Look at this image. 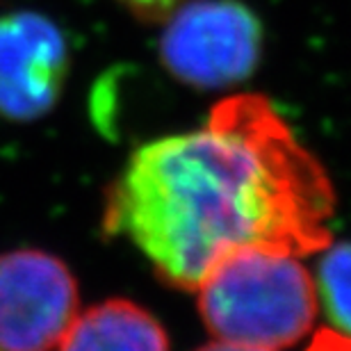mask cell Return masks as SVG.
Returning <instances> with one entry per match:
<instances>
[{
  "instance_id": "10",
  "label": "cell",
  "mask_w": 351,
  "mask_h": 351,
  "mask_svg": "<svg viewBox=\"0 0 351 351\" xmlns=\"http://www.w3.org/2000/svg\"><path fill=\"white\" fill-rule=\"evenodd\" d=\"M196 351H271V349H258V347H244V345H233V342H215V345L201 347Z\"/></svg>"
},
{
  "instance_id": "9",
  "label": "cell",
  "mask_w": 351,
  "mask_h": 351,
  "mask_svg": "<svg viewBox=\"0 0 351 351\" xmlns=\"http://www.w3.org/2000/svg\"><path fill=\"white\" fill-rule=\"evenodd\" d=\"M308 351H351V338L331 331V328H322L313 338V345Z\"/></svg>"
},
{
  "instance_id": "7",
  "label": "cell",
  "mask_w": 351,
  "mask_h": 351,
  "mask_svg": "<svg viewBox=\"0 0 351 351\" xmlns=\"http://www.w3.org/2000/svg\"><path fill=\"white\" fill-rule=\"evenodd\" d=\"M319 285L328 317L351 338V242L335 244L319 263Z\"/></svg>"
},
{
  "instance_id": "2",
  "label": "cell",
  "mask_w": 351,
  "mask_h": 351,
  "mask_svg": "<svg viewBox=\"0 0 351 351\" xmlns=\"http://www.w3.org/2000/svg\"><path fill=\"white\" fill-rule=\"evenodd\" d=\"M199 311L221 342L285 349L311 331L317 292L297 256L265 247L228 251L199 285Z\"/></svg>"
},
{
  "instance_id": "4",
  "label": "cell",
  "mask_w": 351,
  "mask_h": 351,
  "mask_svg": "<svg viewBox=\"0 0 351 351\" xmlns=\"http://www.w3.org/2000/svg\"><path fill=\"white\" fill-rule=\"evenodd\" d=\"M78 315V283L58 256L41 249L0 256V351H62Z\"/></svg>"
},
{
  "instance_id": "6",
  "label": "cell",
  "mask_w": 351,
  "mask_h": 351,
  "mask_svg": "<svg viewBox=\"0 0 351 351\" xmlns=\"http://www.w3.org/2000/svg\"><path fill=\"white\" fill-rule=\"evenodd\" d=\"M62 351H169V338L144 308L110 299L78 315Z\"/></svg>"
},
{
  "instance_id": "8",
  "label": "cell",
  "mask_w": 351,
  "mask_h": 351,
  "mask_svg": "<svg viewBox=\"0 0 351 351\" xmlns=\"http://www.w3.org/2000/svg\"><path fill=\"white\" fill-rule=\"evenodd\" d=\"M114 3H119L139 21L158 23V21L169 19L176 7H180L185 0H114Z\"/></svg>"
},
{
  "instance_id": "1",
  "label": "cell",
  "mask_w": 351,
  "mask_h": 351,
  "mask_svg": "<svg viewBox=\"0 0 351 351\" xmlns=\"http://www.w3.org/2000/svg\"><path fill=\"white\" fill-rule=\"evenodd\" d=\"M333 210L324 167L265 96L242 94L203 128L132 153L108 189L103 230L135 244L167 285L199 290L228 251L326 249Z\"/></svg>"
},
{
  "instance_id": "5",
  "label": "cell",
  "mask_w": 351,
  "mask_h": 351,
  "mask_svg": "<svg viewBox=\"0 0 351 351\" xmlns=\"http://www.w3.org/2000/svg\"><path fill=\"white\" fill-rule=\"evenodd\" d=\"M71 55L62 27L46 14H0V117L34 121L58 105Z\"/></svg>"
},
{
  "instance_id": "3",
  "label": "cell",
  "mask_w": 351,
  "mask_h": 351,
  "mask_svg": "<svg viewBox=\"0 0 351 351\" xmlns=\"http://www.w3.org/2000/svg\"><path fill=\"white\" fill-rule=\"evenodd\" d=\"M167 21L160 60L176 80L196 89H221L256 71L263 23L240 0H189Z\"/></svg>"
}]
</instances>
